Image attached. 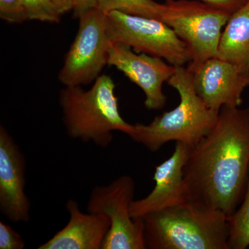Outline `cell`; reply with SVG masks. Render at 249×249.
<instances>
[{"mask_svg":"<svg viewBox=\"0 0 249 249\" xmlns=\"http://www.w3.org/2000/svg\"><path fill=\"white\" fill-rule=\"evenodd\" d=\"M249 178V108L223 107L212 130L190 149L183 168L186 201L231 217Z\"/></svg>","mask_w":249,"mask_h":249,"instance_id":"obj_1","label":"cell"},{"mask_svg":"<svg viewBox=\"0 0 249 249\" xmlns=\"http://www.w3.org/2000/svg\"><path fill=\"white\" fill-rule=\"evenodd\" d=\"M149 249H229V218L186 201L142 218Z\"/></svg>","mask_w":249,"mask_h":249,"instance_id":"obj_2","label":"cell"},{"mask_svg":"<svg viewBox=\"0 0 249 249\" xmlns=\"http://www.w3.org/2000/svg\"><path fill=\"white\" fill-rule=\"evenodd\" d=\"M115 88L110 76L101 74L89 89L65 86L60 90L59 104L69 137L106 148L114 131L128 134L132 124L121 115Z\"/></svg>","mask_w":249,"mask_h":249,"instance_id":"obj_3","label":"cell"},{"mask_svg":"<svg viewBox=\"0 0 249 249\" xmlns=\"http://www.w3.org/2000/svg\"><path fill=\"white\" fill-rule=\"evenodd\" d=\"M167 83L179 94L178 107L156 116L150 124H132L127 134L152 152L170 142L194 146L212 130L219 116V111L208 107L196 93L188 68L176 67Z\"/></svg>","mask_w":249,"mask_h":249,"instance_id":"obj_4","label":"cell"},{"mask_svg":"<svg viewBox=\"0 0 249 249\" xmlns=\"http://www.w3.org/2000/svg\"><path fill=\"white\" fill-rule=\"evenodd\" d=\"M231 14L201 1L165 0L160 20L184 42L191 55L188 69L218 57L222 31Z\"/></svg>","mask_w":249,"mask_h":249,"instance_id":"obj_5","label":"cell"},{"mask_svg":"<svg viewBox=\"0 0 249 249\" xmlns=\"http://www.w3.org/2000/svg\"><path fill=\"white\" fill-rule=\"evenodd\" d=\"M107 29L111 42L128 46L137 53L158 57L175 67L191 61L186 44L160 19L111 11L107 14Z\"/></svg>","mask_w":249,"mask_h":249,"instance_id":"obj_6","label":"cell"},{"mask_svg":"<svg viewBox=\"0 0 249 249\" xmlns=\"http://www.w3.org/2000/svg\"><path fill=\"white\" fill-rule=\"evenodd\" d=\"M76 37L65 55L58 80L65 86H85L101 76L107 65L109 40L107 14L98 8L78 18Z\"/></svg>","mask_w":249,"mask_h":249,"instance_id":"obj_7","label":"cell"},{"mask_svg":"<svg viewBox=\"0 0 249 249\" xmlns=\"http://www.w3.org/2000/svg\"><path fill=\"white\" fill-rule=\"evenodd\" d=\"M135 184L129 175H122L106 186H96L90 193L88 212L103 214L110 228L101 249H145L142 219H134L130 206Z\"/></svg>","mask_w":249,"mask_h":249,"instance_id":"obj_8","label":"cell"},{"mask_svg":"<svg viewBox=\"0 0 249 249\" xmlns=\"http://www.w3.org/2000/svg\"><path fill=\"white\" fill-rule=\"evenodd\" d=\"M107 65L116 67L145 94V106L150 110L163 109L167 98L163 85L171 78L176 67L163 59L137 53L124 44L109 42Z\"/></svg>","mask_w":249,"mask_h":249,"instance_id":"obj_9","label":"cell"},{"mask_svg":"<svg viewBox=\"0 0 249 249\" xmlns=\"http://www.w3.org/2000/svg\"><path fill=\"white\" fill-rule=\"evenodd\" d=\"M188 70L196 93L210 109L219 111L223 107H240L242 95L249 86V72L219 57Z\"/></svg>","mask_w":249,"mask_h":249,"instance_id":"obj_10","label":"cell"},{"mask_svg":"<svg viewBox=\"0 0 249 249\" xmlns=\"http://www.w3.org/2000/svg\"><path fill=\"white\" fill-rule=\"evenodd\" d=\"M26 160L17 142L0 127V211L12 222L31 219V203L26 194Z\"/></svg>","mask_w":249,"mask_h":249,"instance_id":"obj_11","label":"cell"},{"mask_svg":"<svg viewBox=\"0 0 249 249\" xmlns=\"http://www.w3.org/2000/svg\"><path fill=\"white\" fill-rule=\"evenodd\" d=\"M191 147L176 142L173 155L155 168V186L145 197L133 201L130 213L134 219L182 204L186 201L183 168Z\"/></svg>","mask_w":249,"mask_h":249,"instance_id":"obj_12","label":"cell"},{"mask_svg":"<svg viewBox=\"0 0 249 249\" xmlns=\"http://www.w3.org/2000/svg\"><path fill=\"white\" fill-rule=\"evenodd\" d=\"M66 209L70 214L66 226L37 249H101L110 228L109 218L83 213L73 199L67 201Z\"/></svg>","mask_w":249,"mask_h":249,"instance_id":"obj_13","label":"cell"},{"mask_svg":"<svg viewBox=\"0 0 249 249\" xmlns=\"http://www.w3.org/2000/svg\"><path fill=\"white\" fill-rule=\"evenodd\" d=\"M218 57L249 72V0L229 18L221 36Z\"/></svg>","mask_w":249,"mask_h":249,"instance_id":"obj_14","label":"cell"},{"mask_svg":"<svg viewBox=\"0 0 249 249\" xmlns=\"http://www.w3.org/2000/svg\"><path fill=\"white\" fill-rule=\"evenodd\" d=\"M97 8L106 14L116 11L160 19L162 4L154 0H98Z\"/></svg>","mask_w":249,"mask_h":249,"instance_id":"obj_15","label":"cell"},{"mask_svg":"<svg viewBox=\"0 0 249 249\" xmlns=\"http://www.w3.org/2000/svg\"><path fill=\"white\" fill-rule=\"evenodd\" d=\"M229 249H246L249 247V178L242 204L229 217Z\"/></svg>","mask_w":249,"mask_h":249,"instance_id":"obj_16","label":"cell"},{"mask_svg":"<svg viewBox=\"0 0 249 249\" xmlns=\"http://www.w3.org/2000/svg\"><path fill=\"white\" fill-rule=\"evenodd\" d=\"M28 18L31 20L59 23L61 15L52 0H21Z\"/></svg>","mask_w":249,"mask_h":249,"instance_id":"obj_17","label":"cell"},{"mask_svg":"<svg viewBox=\"0 0 249 249\" xmlns=\"http://www.w3.org/2000/svg\"><path fill=\"white\" fill-rule=\"evenodd\" d=\"M0 18L11 24H21L29 19L21 0H0Z\"/></svg>","mask_w":249,"mask_h":249,"instance_id":"obj_18","label":"cell"},{"mask_svg":"<svg viewBox=\"0 0 249 249\" xmlns=\"http://www.w3.org/2000/svg\"><path fill=\"white\" fill-rule=\"evenodd\" d=\"M25 243L22 236L11 226L0 222V249H23Z\"/></svg>","mask_w":249,"mask_h":249,"instance_id":"obj_19","label":"cell"},{"mask_svg":"<svg viewBox=\"0 0 249 249\" xmlns=\"http://www.w3.org/2000/svg\"><path fill=\"white\" fill-rule=\"evenodd\" d=\"M215 9L232 14L240 9L248 0H199Z\"/></svg>","mask_w":249,"mask_h":249,"instance_id":"obj_20","label":"cell"},{"mask_svg":"<svg viewBox=\"0 0 249 249\" xmlns=\"http://www.w3.org/2000/svg\"><path fill=\"white\" fill-rule=\"evenodd\" d=\"M73 16L77 18L86 11L97 8L98 0H73Z\"/></svg>","mask_w":249,"mask_h":249,"instance_id":"obj_21","label":"cell"},{"mask_svg":"<svg viewBox=\"0 0 249 249\" xmlns=\"http://www.w3.org/2000/svg\"><path fill=\"white\" fill-rule=\"evenodd\" d=\"M52 1L56 6L59 14L61 16L73 11V0H52Z\"/></svg>","mask_w":249,"mask_h":249,"instance_id":"obj_22","label":"cell"}]
</instances>
